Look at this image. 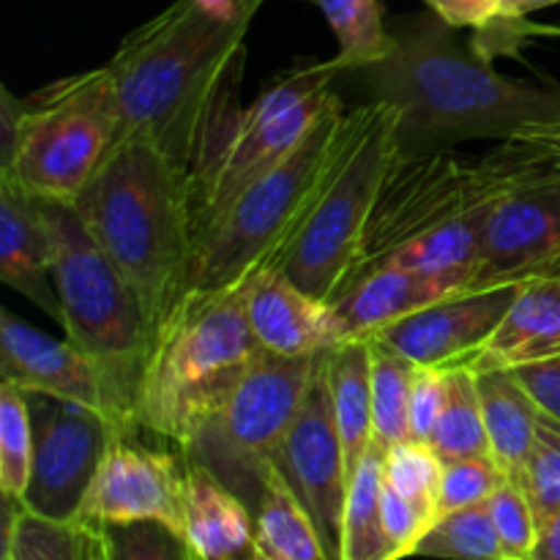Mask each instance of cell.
Instances as JSON below:
<instances>
[{
	"instance_id": "cell-24",
	"label": "cell",
	"mask_w": 560,
	"mask_h": 560,
	"mask_svg": "<svg viewBox=\"0 0 560 560\" xmlns=\"http://www.w3.org/2000/svg\"><path fill=\"white\" fill-rule=\"evenodd\" d=\"M328 386L348 463V485L372 448V350L370 337H350L328 350Z\"/></svg>"
},
{
	"instance_id": "cell-30",
	"label": "cell",
	"mask_w": 560,
	"mask_h": 560,
	"mask_svg": "<svg viewBox=\"0 0 560 560\" xmlns=\"http://www.w3.org/2000/svg\"><path fill=\"white\" fill-rule=\"evenodd\" d=\"M3 560H85V525L38 517L3 498Z\"/></svg>"
},
{
	"instance_id": "cell-41",
	"label": "cell",
	"mask_w": 560,
	"mask_h": 560,
	"mask_svg": "<svg viewBox=\"0 0 560 560\" xmlns=\"http://www.w3.org/2000/svg\"><path fill=\"white\" fill-rule=\"evenodd\" d=\"M528 560H560V509L539 528Z\"/></svg>"
},
{
	"instance_id": "cell-36",
	"label": "cell",
	"mask_w": 560,
	"mask_h": 560,
	"mask_svg": "<svg viewBox=\"0 0 560 560\" xmlns=\"http://www.w3.org/2000/svg\"><path fill=\"white\" fill-rule=\"evenodd\" d=\"M109 560H195L184 534L162 523L102 525Z\"/></svg>"
},
{
	"instance_id": "cell-21",
	"label": "cell",
	"mask_w": 560,
	"mask_h": 560,
	"mask_svg": "<svg viewBox=\"0 0 560 560\" xmlns=\"http://www.w3.org/2000/svg\"><path fill=\"white\" fill-rule=\"evenodd\" d=\"M454 293L465 290L424 271L386 266L350 282L331 304L348 326L350 337H372L381 328Z\"/></svg>"
},
{
	"instance_id": "cell-45",
	"label": "cell",
	"mask_w": 560,
	"mask_h": 560,
	"mask_svg": "<svg viewBox=\"0 0 560 560\" xmlns=\"http://www.w3.org/2000/svg\"><path fill=\"white\" fill-rule=\"evenodd\" d=\"M195 560H206V558H202V556H197V552H195Z\"/></svg>"
},
{
	"instance_id": "cell-25",
	"label": "cell",
	"mask_w": 560,
	"mask_h": 560,
	"mask_svg": "<svg viewBox=\"0 0 560 560\" xmlns=\"http://www.w3.org/2000/svg\"><path fill=\"white\" fill-rule=\"evenodd\" d=\"M255 528L260 560H331L315 520L277 470L268 476Z\"/></svg>"
},
{
	"instance_id": "cell-23",
	"label": "cell",
	"mask_w": 560,
	"mask_h": 560,
	"mask_svg": "<svg viewBox=\"0 0 560 560\" xmlns=\"http://www.w3.org/2000/svg\"><path fill=\"white\" fill-rule=\"evenodd\" d=\"M474 372L481 397V413H485L487 441H490V457L495 459L509 481L520 485L530 446H534L541 408L530 397L528 388L520 383L514 370L490 366V370Z\"/></svg>"
},
{
	"instance_id": "cell-42",
	"label": "cell",
	"mask_w": 560,
	"mask_h": 560,
	"mask_svg": "<svg viewBox=\"0 0 560 560\" xmlns=\"http://www.w3.org/2000/svg\"><path fill=\"white\" fill-rule=\"evenodd\" d=\"M517 142H528V145L541 148V151L552 153V156L560 159V115L556 120H550V124L525 131L523 137H517Z\"/></svg>"
},
{
	"instance_id": "cell-31",
	"label": "cell",
	"mask_w": 560,
	"mask_h": 560,
	"mask_svg": "<svg viewBox=\"0 0 560 560\" xmlns=\"http://www.w3.org/2000/svg\"><path fill=\"white\" fill-rule=\"evenodd\" d=\"M413 556L438 560H503L490 506L479 503V506L441 514L421 536Z\"/></svg>"
},
{
	"instance_id": "cell-20",
	"label": "cell",
	"mask_w": 560,
	"mask_h": 560,
	"mask_svg": "<svg viewBox=\"0 0 560 560\" xmlns=\"http://www.w3.org/2000/svg\"><path fill=\"white\" fill-rule=\"evenodd\" d=\"M184 536L206 560H260L255 512L200 465L184 463Z\"/></svg>"
},
{
	"instance_id": "cell-13",
	"label": "cell",
	"mask_w": 560,
	"mask_h": 560,
	"mask_svg": "<svg viewBox=\"0 0 560 560\" xmlns=\"http://www.w3.org/2000/svg\"><path fill=\"white\" fill-rule=\"evenodd\" d=\"M539 277H560V159L547 151L492 206L468 290Z\"/></svg>"
},
{
	"instance_id": "cell-10",
	"label": "cell",
	"mask_w": 560,
	"mask_h": 560,
	"mask_svg": "<svg viewBox=\"0 0 560 560\" xmlns=\"http://www.w3.org/2000/svg\"><path fill=\"white\" fill-rule=\"evenodd\" d=\"M334 60L301 63L279 74L255 104L219 124L206 153L191 170L195 235L217 219L241 191L282 164L306 140L317 120L339 104Z\"/></svg>"
},
{
	"instance_id": "cell-43",
	"label": "cell",
	"mask_w": 560,
	"mask_h": 560,
	"mask_svg": "<svg viewBox=\"0 0 560 560\" xmlns=\"http://www.w3.org/2000/svg\"><path fill=\"white\" fill-rule=\"evenodd\" d=\"M85 525V560H109L107 539H104L102 525L82 523Z\"/></svg>"
},
{
	"instance_id": "cell-37",
	"label": "cell",
	"mask_w": 560,
	"mask_h": 560,
	"mask_svg": "<svg viewBox=\"0 0 560 560\" xmlns=\"http://www.w3.org/2000/svg\"><path fill=\"white\" fill-rule=\"evenodd\" d=\"M503 481L509 479L492 457L446 459L443 463L441 498H438V517L457 512V509L487 503Z\"/></svg>"
},
{
	"instance_id": "cell-34",
	"label": "cell",
	"mask_w": 560,
	"mask_h": 560,
	"mask_svg": "<svg viewBox=\"0 0 560 560\" xmlns=\"http://www.w3.org/2000/svg\"><path fill=\"white\" fill-rule=\"evenodd\" d=\"M432 14L441 16L452 27H474V47L485 58L509 52L514 42H523L525 36L523 20H512L506 14L503 0H424Z\"/></svg>"
},
{
	"instance_id": "cell-18",
	"label": "cell",
	"mask_w": 560,
	"mask_h": 560,
	"mask_svg": "<svg viewBox=\"0 0 560 560\" xmlns=\"http://www.w3.org/2000/svg\"><path fill=\"white\" fill-rule=\"evenodd\" d=\"M246 317L257 345L284 359L326 353L350 339L334 304L306 293L277 268L246 282Z\"/></svg>"
},
{
	"instance_id": "cell-12",
	"label": "cell",
	"mask_w": 560,
	"mask_h": 560,
	"mask_svg": "<svg viewBox=\"0 0 560 560\" xmlns=\"http://www.w3.org/2000/svg\"><path fill=\"white\" fill-rule=\"evenodd\" d=\"M25 397L33 419V468L20 503L38 517L77 523L109 443L129 430L80 402L47 394Z\"/></svg>"
},
{
	"instance_id": "cell-26",
	"label": "cell",
	"mask_w": 560,
	"mask_h": 560,
	"mask_svg": "<svg viewBox=\"0 0 560 560\" xmlns=\"http://www.w3.org/2000/svg\"><path fill=\"white\" fill-rule=\"evenodd\" d=\"M383 452L370 448L348 485L342 523V560H394L383 530Z\"/></svg>"
},
{
	"instance_id": "cell-28",
	"label": "cell",
	"mask_w": 560,
	"mask_h": 560,
	"mask_svg": "<svg viewBox=\"0 0 560 560\" xmlns=\"http://www.w3.org/2000/svg\"><path fill=\"white\" fill-rule=\"evenodd\" d=\"M372 350V446L383 454L397 443L408 441L410 388H413L416 364L370 337Z\"/></svg>"
},
{
	"instance_id": "cell-9",
	"label": "cell",
	"mask_w": 560,
	"mask_h": 560,
	"mask_svg": "<svg viewBox=\"0 0 560 560\" xmlns=\"http://www.w3.org/2000/svg\"><path fill=\"white\" fill-rule=\"evenodd\" d=\"M55 233L52 282L66 339L85 350L113 377L135 410L153 328L129 279L96 244L71 202L47 200Z\"/></svg>"
},
{
	"instance_id": "cell-32",
	"label": "cell",
	"mask_w": 560,
	"mask_h": 560,
	"mask_svg": "<svg viewBox=\"0 0 560 560\" xmlns=\"http://www.w3.org/2000/svg\"><path fill=\"white\" fill-rule=\"evenodd\" d=\"M33 468V419L25 392L0 381V492L22 501Z\"/></svg>"
},
{
	"instance_id": "cell-14",
	"label": "cell",
	"mask_w": 560,
	"mask_h": 560,
	"mask_svg": "<svg viewBox=\"0 0 560 560\" xmlns=\"http://www.w3.org/2000/svg\"><path fill=\"white\" fill-rule=\"evenodd\" d=\"M273 470L315 520L331 560H342L348 463L328 386V350L315 359L310 392L273 457Z\"/></svg>"
},
{
	"instance_id": "cell-40",
	"label": "cell",
	"mask_w": 560,
	"mask_h": 560,
	"mask_svg": "<svg viewBox=\"0 0 560 560\" xmlns=\"http://www.w3.org/2000/svg\"><path fill=\"white\" fill-rule=\"evenodd\" d=\"M530 397L536 399L541 410L552 419L560 421V353L552 359L536 361V364H525L514 370Z\"/></svg>"
},
{
	"instance_id": "cell-27",
	"label": "cell",
	"mask_w": 560,
	"mask_h": 560,
	"mask_svg": "<svg viewBox=\"0 0 560 560\" xmlns=\"http://www.w3.org/2000/svg\"><path fill=\"white\" fill-rule=\"evenodd\" d=\"M331 25L339 52L334 66L339 74H355L386 58L394 47V33L383 22V0H310Z\"/></svg>"
},
{
	"instance_id": "cell-44",
	"label": "cell",
	"mask_w": 560,
	"mask_h": 560,
	"mask_svg": "<svg viewBox=\"0 0 560 560\" xmlns=\"http://www.w3.org/2000/svg\"><path fill=\"white\" fill-rule=\"evenodd\" d=\"M560 0H503V5H506V14L512 16V20H523V16H528L530 11H539V9H547V5H558Z\"/></svg>"
},
{
	"instance_id": "cell-1",
	"label": "cell",
	"mask_w": 560,
	"mask_h": 560,
	"mask_svg": "<svg viewBox=\"0 0 560 560\" xmlns=\"http://www.w3.org/2000/svg\"><path fill=\"white\" fill-rule=\"evenodd\" d=\"M249 25L208 0H175L129 33L104 63L118 104L120 140L145 137L195 170L228 118V93L244 69Z\"/></svg>"
},
{
	"instance_id": "cell-11",
	"label": "cell",
	"mask_w": 560,
	"mask_h": 560,
	"mask_svg": "<svg viewBox=\"0 0 560 560\" xmlns=\"http://www.w3.org/2000/svg\"><path fill=\"white\" fill-rule=\"evenodd\" d=\"M317 355L284 359L262 350L238 386L180 443L184 463L211 470L257 512L273 457L310 392Z\"/></svg>"
},
{
	"instance_id": "cell-29",
	"label": "cell",
	"mask_w": 560,
	"mask_h": 560,
	"mask_svg": "<svg viewBox=\"0 0 560 560\" xmlns=\"http://www.w3.org/2000/svg\"><path fill=\"white\" fill-rule=\"evenodd\" d=\"M430 446L435 448L443 463L446 459L490 457L479 386H476V372L470 366L446 372V405H443V413L430 438Z\"/></svg>"
},
{
	"instance_id": "cell-16",
	"label": "cell",
	"mask_w": 560,
	"mask_h": 560,
	"mask_svg": "<svg viewBox=\"0 0 560 560\" xmlns=\"http://www.w3.org/2000/svg\"><path fill=\"white\" fill-rule=\"evenodd\" d=\"M184 457L159 452L140 432H118L104 454L77 523H162L184 534Z\"/></svg>"
},
{
	"instance_id": "cell-22",
	"label": "cell",
	"mask_w": 560,
	"mask_h": 560,
	"mask_svg": "<svg viewBox=\"0 0 560 560\" xmlns=\"http://www.w3.org/2000/svg\"><path fill=\"white\" fill-rule=\"evenodd\" d=\"M560 353V277L517 284L512 306L470 370H517Z\"/></svg>"
},
{
	"instance_id": "cell-5",
	"label": "cell",
	"mask_w": 560,
	"mask_h": 560,
	"mask_svg": "<svg viewBox=\"0 0 560 560\" xmlns=\"http://www.w3.org/2000/svg\"><path fill=\"white\" fill-rule=\"evenodd\" d=\"M260 353L246 317V284L180 293L153 331L137 386L140 432L178 448Z\"/></svg>"
},
{
	"instance_id": "cell-38",
	"label": "cell",
	"mask_w": 560,
	"mask_h": 560,
	"mask_svg": "<svg viewBox=\"0 0 560 560\" xmlns=\"http://www.w3.org/2000/svg\"><path fill=\"white\" fill-rule=\"evenodd\" d=\"M487 506H490L492 523H495L498 539H501L503 560H528L536 536H539V523H536V514L523 487L514 481H503L492 492Z\"/></svg>"
},
{
	"instance_id": "cell-39",
	"label": "cell",
	"mask_w": 560,
	"mask_h": 560,
	"mask_svg": "<svg viewBox=\"0 0 560 560\" xmlns=\"http://www.w3.org/2000/svg\"><path fill=\"white\" fill-rule=\"evenodd\" d=\"M443 405H446V372L432 370V366H416L413 388H410L408 441L430 443Z\"/></svg>"
},
{
	"instance_id": "cell-8",
	"label": "cell",
	"mask_w": 560,
	"mask_h": 560,
	"mask_svg": "<svg viewBox=\"0 0 560 560\" xmlns=\"http://www.w3.org/2000/svg\"><path fill=\"white\" fill-rule=\"evenodd\" d=\"M397 129L399 113L386 102H366L345 113L337 151L310 217L279 266L284 277L328 304L359 262L366 224L399 153Z\"/></svg>"
},
{
	"instance_id": "cell-2",
	"label": "cell",
	"mask_w": 560,
	"mask_h": 560,
	"mask_svg": "<svg viewBox=\"0 0 560 560\" xmlns=\"http://www.w3.org/2000/svg\"><path fill=\"white\" fill-rule=\"evenodd\" d=\"M394 33V47L377 63L355 71L370 102L399 113V151H441L457 140H517L560 115V85L503 77L474 42L438 14H419Z\"/></svg>"
},
{
	"instance_id": "cell-15",
	"label": "cell",
	"mask_w": 560,
	"mask_h": 560,
	"mask_svg": "<svg viewBox=\"0 0 560 560\" xmlns=\"http://www.w3.org/2000/svg\"><path fill=\"white\" fill-rule=\"evenodd\" d=\"M0 381L25 394L69 399L109 416L120 430L140 432L135 410L96 359L71 339L38 331L14 312H0Z\"/></svg>"
},
{
	"instance_id": "cell-33",
	"label": "cell",
	"mask_w": 560,
	"mask_h": 560,
	"mask_svg": "<svg viewBox=\"0 0 560 560\" xmlns=\"http://www.w3.org/2000/svg\"><path fill=\"white\" fill-rule=\"evenodd\" d=\"M443 459L430 443L402 441L383 454V485L413 503L435 523L441 498Z\"/></svg>"
},
{
	"instance_id": "cell-6",
	"label": "cell",
	"mask_w": 560,
	"mask_h": 560,
	"mask_svg": "<svg viewBox=\"0 0 560 560\" xmlns=\"http://www.w3.org/2000/svg\"><path fill=\"white\" fill-rule=\"evenodd\" d=\"M342 102L334 104L306 140L262 178L246 186L195 235L186 290L244 288L252 277L282 266L304 228L342 131Z\"/></svg>"
},
{
	"instance_id": "cell-35",
	"label": "cell",
	"mask_w": 560,
	"mask_h": 560,
	"mask_svg": "<svg viewBox=\"0 0 560 560\" xmlns=\"http://www.w3.org/2000/svg\"><path fill=\"white\" fill-rule=\"evenodd\" d=\"M520 487L528 495L536 523L541 525L560 509V421L539 413L534 446H530L528 463H525Z\"/></svg>"
},
{
	"instance_id": "cell-19",
	"label": "cell",
	"mask_w": 560,
	"mask_h": 560,
	"mask_svg": "<svg viewBox=\"0 0 560 560\" xmlns=\"http://www.w3.org/2000/svg\"><path fill=\"white\" fill-rule=\"evenodd\" d=\"M52 266L55 233L47 200L0 175V279L60 323Z\"/></svg>"
},
{
	"instance_id": "cell-3",
	"label": "cell",
	"mask_w": 560,
	"mask_h": 560,
	"mask_svg": "<svg viewBox=\"0 0 560 560\" xmlns=\"http://www.w3.org/2000/svg\"><path fill=\"white\" fill-rule=\"evenodd\" d=\"M541 153V148L517 140L481 159L399 151L345 288L375 268L399 266L468 290L492 206Z\"/></svg>"
},
{
	"instance_id": "cell-17",
	"label": "cell",
	"mask_w": 560,
	"mask_h": 560,
	"mask_svg": "<svg viewBox=\"0 0 560 560\" xmlns=\"http://www.w3.org/2000/svg\"><path fill=\"white\" fill-rule=\"evenodd\" d=\"M517 295V284L465 290L446 295L372 337L402 353L416 366L452 372L474 366Z\"/></svg>"
},
{
	"instance_id": "cell-7",
	"label": "cell",
	"mask_w": 560,
	"mask_h": 560,
	"mask_svg": "<svg viewBox=\"0 0 560 560\" xmlns=\"http://www.w3.org/2000/svg\"><path fill=\"white\" fill-rule=\"evenodd\" d=\"M118 140V104L104 66L52 82L27 102L3 88L0 175L44 200L74 202Z\"/></svg>"
},
{
	"instance_id": "cell-4",
	"label": "cell",
	"mask_w": 560,
	"mask_h": 560,
	"mask_svg": "<svg viewBox=\"0 0 560 560\" xmlns=\"http://www.w3.org/2000/svg\"><path fill=\"white\" fill-rule=\"evenodd\" d=\"M71 206L156 331L184 293L195 255L191 170L145 137H124Z\"/></svg>"
}]
</instances>
